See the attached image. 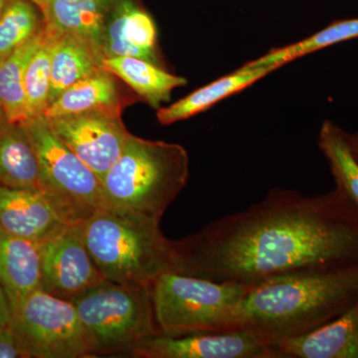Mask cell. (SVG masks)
Wrapping results in <instances>:
<instances>
[{
    "label": "cell",
    "instance_id": "cell-6",
    "mask_svg": "<svg viewBox=\"0 0 358 358\" xmlns=\"http://www.w3.org/2000/svg\"><path fill=\"white\" fill-rule=\"evenodd\" d=\"M89 345V357L131 352L160 333L152 292L106 281L72 301Z\"/></svg>",
    "mask_w": 358,
    "mask_h": 358
},
{
    "label": "cell",
    "instance_id": "cell-9",
    "mask_svg": "<svg viewBox=\"0 0 358 358\" xmlns=\"http://www.w3.org/2000/svg\"><path fill=\"white\" fill-rule=\"evenodd\" d=\"M39 248L41 289L47 293L72 301L107 281L87 249L83 222L68 224Z\"/></svg>",
    "mask_w": 358,
    "mask_h": 358
},
{
    "label": "cell",
    "instance_id": "cell-16",
    "mask_svg": "<svg viewBox=\"0 0 358 358\" xmlns=\"http://www.w3.org/2000/svg\"><path fill=\"white\" fill-rule=\"evenodd\" d=\"M279 69L275 66H251L248 63L239 69L219 78L167 107L157 110V121L169 126L210 109L214 105L243 91L270 73Z\"/></svg>",
    "mask_w": 358,
    "mask_h": 358
},
{
    "label": "cell",
    "instance_id": "cell-19",
    "mask_svg": "<svg viewBox=\"0 0 358 358\" xmlns=\"http://www.w3.org/2000/svg\"><path fill=\"white\" fill-rule=\"evenodd\" d=\"M103 59L102 48L96 42L60 31L52 54L49 105L66 89L100 68Z\"/></svg>",
    "mask_w": 358,
    "mask_h": 358
},
{
    "label": "cell",
    "instance_id": "cell-15",
    "mask_svg": "<svg viewBox=\"0 0 358 358\" xmlns=\"http://www.w3.org/2000/svg\"><path fill=\"white\" fill-rule=\"evenodd\" d=\"M138 101H141L140 96L128 93L119 78L100 67L66 89L49 105L43 115L52 119L94 110H124Z\"/></svg>",
    "mask_w": 358,
    "mask_h": 358
},
{
    "label": "cell",
    "instance_id": "cell-3",
    "mask_svg": "<svg viewBox=\"0 0 358 358\" xmlns=\"http://www.w3.org/2000/svg\"><path fill=\"white\" fill-rule=\"evenodd\" d=\"M83 231L107 281L150 289L164 273L173 272V242L160 229V218L103 208L84 221Z\"/></svg>",
    "mask_w": 358,
    "mask_h": 358
},
{
    "label": "cell",
    "instance_id": "cell-5",
    "mask_svg": "<svg viewBox=\"0 0 358 358\" xmlns=\"http://www.w3.org/2000/svg\"><path fill=\"white\" fill-rule=\"evenodd\" d=\"M247 291L176 272L164 273L150 288L157 327L167 336L239 331Z\"/></svg>",
    "mask_w": 358,
    "mask_h": 358
},
{
    "label": "cell",
    "instance_id": "cell-26",
    "mask_svg": "<svg viewBox=\"0 0 358 358\" xmlns=\"http://www.w3.org/2000/svg\"><path fill=\"white\" fill-rule=\"evenodd\" d=\"M43 27V15L33 2L8 0L0 14V62L34 38Z\"/></svg>",
    "mask_w": 358,
    "mask_h": 358
},
{
    "label": "cell",
    "instance_id": "cell-1",
    "mask_svg": "<svg viewBox=\"0 0 358 358\" xmlns=\"http://www.w3.org/2000/svg\"><path fill=\"white\" fill-rule=\"evenodd\" d=\"M171 242L173 272L250 288L280 275L358 267V213L338 188L305 196L275 187L246 210Z\"/></svg>",
    "mask_w": 358,
    "mask_h": 358
},
{
    "label": "cell",
    "instance_id": "cell-29",
    "mask_svg": "<svg viewBox=\"0 0 358 358\" xmlns=\"http://www.w3.org/2000/svg\"><path fill=\"white\" fill-rule=\"evenodd\" d=\"M345 138L353 157L358 164V131L357 133H348V131H345Z\"/></svg>",
    "mask_w": 358,
    "mask_h": 358
},
{
    "label": "cell",
    "instance_id": "cell-12",
    "mask_svg": "<svg viewBox=\"0 0 358 358\" xmlns=\"http://www.w3.org/2000/svg\"><path fill=\"white\" fill-rule=\"evenodd\" d=\"M105 58L136 57L164 68L154 20L136 0H117L103 30Z\"/></svg>",
    "mask_w": 358,
    "mask_h": 358
},
{
    "label": "cell",
    "instance_id": "cell-21",
    "mask_svg": "<svg viewBox=\"0 0 358 358\" xmlns=\"http://www.w3.org/2000/svg\"><path fill=\"white\" fill-rule=\"evenodd\" d=\"M117 0H50L44 22L59 31L77 35L100 45L110 14ZM102 48V47H101Z\"/></svg>",
    "mask_w": 358,
    "mask_h": 358
},
{
    "label": "cell",
    "instance_id": "cell-28",
    "mask_svg": "<svg viewBox=\"0 0 358 358\" xmlns=\"http://www.w3.org/2000/svg\"><path fill=\"white\" fill-rule=\"evenodd\" d=\"M11 308L4 289L0 286V327L10 324Z\"/></svg>",
    "mask_w": 358,
    "mask_h": 358
},
{
    "label": "cell",
    "instance_id": "cell-30",
    "mask_svg": "<svg viewBox=\"0 0 358 358\" xmlns=\"http://www.w3.org/2000/svg\"><path fill=\"white\" fill-rule=\"evenodd\" d=\"M30 1L33 2L35 6L38 7L40 11L42 13V15H43V14L46 13L47 7H48L50 0H30Z\"/></svg>",
    "mask_w": 358,
    "mask_h": 358
},
{
    "label": "cell",
    "instance_id": "cell-2",
    "mask_svg": "<svg viewBox=\"0 0 358 358\" xmlns=\"http://www.w3.org/2000/svg\"><path fill=\"white\" fill-rule=\"evenodd\" d=\"M358 301V267L280 275L250 287L240 329L272 345L312 333Z\"/></svg>",
    "mask_w": 358,
    "mask_h": 358
},
{
    "label": "cell",
    "instance_id": "cell-33",
    "mask_svg": "<svg viewBox=\"0 0 358 358\" xmlns=\"http://www.w3.org/2000/svg\"><path fill=\"white\" fill-rule=\"evenodd\" d=\"M67 1L76 2V1H81V0H67Z\"/></svg>",
    "mask_w": 358,
    "mask_h": 358
},
{
    "label": "cell",
    "instance_id": "cell-4",
    "mask_svg": "<svg viewBox=\"0 0 358 358\" xmlns=\"http://www.w3.org/2000/svg\"><path fill=\"white\" fill-rule=\"evenodd\" d=\"M188 176L189 157L182 145L131 134L101 182L108 208L162 219Z\"/></svg>",
    "mask_w": 358,
    "mask_h": 358
},
{
    "label": "cell",
    "instance_id": "cell-23",
    "mask_svg": "<svg viewBox=\"0 0 358 358\" xmlns=\"http://www.w3.org/2000/svg\"><path fill=\"white\" fill-rule=\"evenodd\" d=\"M317 145L329 164L336 188L358 213V164L346 143L345 131L327 120L320 127Z\"/></svg>",
    "mask_w": 358,
    "mask_h": 358
},
{
    "label": "cell",
    "instance_id": "cell-25",
    "mask_svg": "<svg viewBox=\"0 0 358 358\" xmlns=\"http://www.w3.org/2000/svg\"><path fill=\"white\" fill-rule=\"evenodd\" d=\"M59 34V30L44 22L43 40L26 68L24 89L29 119L43 115L48 108L52 54Z\"/></svg>",
    "mask_w": 358,
    "mask_h": 358
},
{
    "label": "cell",
    "instance_id": "cell-7",
    "mask_svg": "<svg viewBox=\"0 0 358 358\" xmlns=\"http://www.w3.org/2000/svg\"><path fill=\"white\" fill-rule=\"evenodd\" d=\"M20 124L36 152L45 194L66 222L82 223L108 208L101 179L59 138L48 119L40 115Z\"/></svg>",
    "mask_w": 358,
    "mask_h": 358
},
{
    "label": "cell",
    "instance_id": "cell-8",
    "mask_svg": "<svg viewBox=\"0 0 358 358\" xmlns=\"http://www.w3.org/2000/svg\"><path fill=\"white\" fill-rule=\"evenodd\" d=\"M10 308V326L26 358L90 357L73 301L37 289Z\"/></svg>",
    "mask_w": 358,
    "mask_h": 358
},
{
    "label": "cell",
    "instance_id": "cell-10",
    "mask_svg": "<svg viewBox=\"0 0 358 358\" xmlns=\"http://www.w3.org/2000/svg\"><path fill=\"white\" fill-rule=\"evenodd\" d=\"M122 110H94L48 121L59 138L102 180L131 134L122 122Z\"/></svg>",
    "mask_w": 358,
    "mask_h": 358
},
{
    "label": "cell",
    "instance_id": "cell-17",
    "mask_svg": "<svg viewBox=\"0 0 358 358\" xmlns=\"http://www.w3.org/2000/svg\"><path fill=\"white\" fill-rule=\"evenodd\" d=\"M0 286L10 308L37 289H41L39 244L16 236L0 227Z\"/></svg>",
    "mask_w": 358,
    "mask_h": 358
},
{
    "label": "cell",
    "instance_id": "cell-20",
    "mask_svg": "<svg viewBox=\"0 0 358 358\" xmlns=\"http://www.w3.org/2000/svg\"><path fill=\"white\" fill-rule=\"evenodd\" d=\"M0 185L44 192L36 152L20 124L7 122L0 131Z\"/></svg>",
    "mask_w": 358,
    "mask_h": 358
},
{
    "label": "cell",
    "instance_id": "cell-31",
    "mask_svg": "<svg viewBox=\"0 0 358 358\" xmlns=\"http://www.w3.org/2000/svg\"><path fill=\"white\" fill-rule=\"evenodd\" d=\"M7 122H8V121H7L3 109H2L1 105H0V131H1L2 128L6 126Z\"/></svg>",
    "mask_w": 358,
    "mask_h": 358
},
{
    "label": "cell",
    "instance_id": "cell-18",
    "mask_svg": "<svg viewBox=\"0 0 358 358\" xmlns=\"http://www.w3.org/2000/svg\"><path fill=\"white\" fill-rule=\"evenodd\" d=\"M101 67L119 78L141 101L157 110L171 100L174 89L187 84L185 78L141 58H105Z\"/></svg>",
    "mask_w": 358,
    "mask_h": 358
},
{
    "label": "cell",
    "instance_id": "cell-27",
    "mask_svg": "<svg viewBox=\"0 0 358 358\" xmlns=\"http://www.w3.org/2000/svg\"><path fill=\"white\" fill-rule=\"evenodd\" d=\"M0 358H26L10 324L0 327Z\"/></svg>",
    "mask_w": 358,
    "mask_h": 358
},
{
    "label": "cell",
    "instance_id": "cell-24",
    "mask_svg": "<svg viewBox=\"0 0 358 358\" xmlns=\"http://www.w3.org/2000/svg\"><path fill=\"white\" fill-rule=\"evenodd\" d=\"M355 38H358V17L336 20L307 38L286 46L271 49L262 57L250 61L248 64L281 68L308 54Z\"/></svg>",
    "mask_w": 358,
    "mask_h": 358
},
{
    "label": "cell",
    "instance_id": "cell-13",
    "mask_svg": "<svg viewBox=\"0 0 358 358\" xmlns=\"http://www.w3.org/2000/svg\"><path fill=\"white\" fill-rule=\"evenodd\" d=\"M68 224L41 190L0 185V227L7 232L41 244Z\"/></svg>",
    "mask_w": 358,
    "mask_h": 358
},
{
    "label": "cell",
    "instance_id": "cell-14",
    "mask_svg": "<svg viewBox=\"0 0 358 358\" xmlns=\"http://www.w3.org/2000/svg\"><path fill=\"white\" fill-rule=\"evenodd\" d=\"M273 346L284 358H358V301L312 333Z\"/></svg>",
    "mask_w": 358,
    "mask_h": 358
},
{
    "label": "cell",
    "instance_id": "cell-11",
    "mask_svg": "<svg viewBox=\"0 0 358 358\" xmlns=\"http://www.w3.org/2000/svg\"><path fill=\"white\" fill-rule=\"evenodd\" d=\"M129 353L141 358H284L274 346L244 329L182 336L159 334L141 341Z\"/></svg>",
    "mask_w": 358,
    "mask_h": 358
},
{
    "label": "cell",
    "instance_id": "cell-32",
    "mask_svg": "<svg viewBox=\"0 0 358 358\" xmlns=\"http://www.w3.org/2000/svg\"><path fill=\"white\" fill-rule=\"evenodd\" d=\"M7 2H8V0H0V14H1L3 9L6 8Z\"/></svg>",
    "mask_w": 358,
    "mask_h": 358
},
{
    "label": "cell",
    "instance_id": "cell-22",
    "mask_svg": "<svg viewBox=\"0 0 358 358\" xmlns=\"http://www.w3.org/2000/svg\"><path fill=\"white\" fill-rule=\"evenodd\" d=\"M38 35L0 62V105L8 122L20 124L29 119L24 89L26 68L43 40Z\"/></svg>",
    "mask_w": 358,
    "mask_h": 358
}]
</instances>
